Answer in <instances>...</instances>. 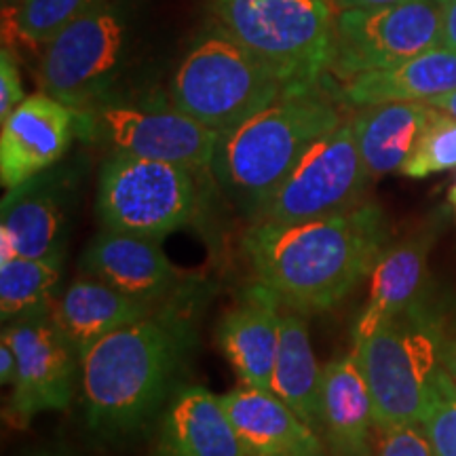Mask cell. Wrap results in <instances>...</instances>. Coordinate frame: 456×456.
I'll return each instance as SVG.
<instances>
[{
    "label": "cell",
    "mask_w": 456,
    "mask_h": 456,
    "mask_svg": "<svg viewBox=\"0 0 456 456\" xmlns=\"http://www.w3.org/2000/svg\"><path fill=\"white\" fill-rule=\"evenodd\" d=\"M380 208L362 203L323 218L292 224H260L243 235V249L256 279L305 315L332 309L351 294L387 249Z\"/></svg>",
    "instance_id": "1"
},
{
    "label": "cell",
    "mask_w": 456,
    "mask_h": 456,
    "mask_svg": "<svg viewBox=\"0 0 456 456\" xmlns=\"http://www.w3.org/2000/svg\"><path fill=\"white\" fill-rule=\"evenodd\" d=\"M191 345V323L167 302L95 342L78 363L89 429L106 440L144 431L178 389V370Z\"/></svg>",
    "instance_id": "2"
},
{
    "label": "cell",
    "mask_w": 456,
    "mask_h": 456,
    "mask_svg": "<svg viewBox=\"0 0 456 456\" xmlns=\"http://www.w3.org/2000/svg\"><path fill=\"white\" fill-rule=\"evenodd\" d=\"M345 121L319 87L289 89L220 135L212 174L249 220L309 148Z\"/></svg>",
    "instance_id": "3"
},
{
    "label": "cell",
    "mask_w": 456,
    "mask_h": 456,
    "mask_svg": "<svg viewBox=\"0 0 456 456\" xmlns=\"http://www.w3.org/2000/svg\"><path fill=\"white\" fill-rule=\"evenodd\" d=\"M288 89L271 68L218 26L188 49L169 83V102L203 127L226 134Z\"/></svg>",
    "instance_id": "4"
},
{
    "label": "cell",
    "mask_w": 456,
    "mask_h": 456,
    "mask_svg": "<svg viewBox=\"0 0 456 456\" xmlns=\"http://www.w3.org/2000/svg\"><path fill=\"white\" fill-rule=\"evenodd\" d=\"M444 342L446 330L440 317L420 300L353 346L372 393L376 431L420 423L444 370Z\"/></svg>",
    "instance_id": "5"
},
{
    "label": "cell",
    "mask_w": 456,
    "mask_h": 456,
    "mask_svg": "<svg viewBox=\"0 0 456 456\" xmlns=\"http://www.w3.org/2000/svg\"><path fill=\"white\" fill-rule=\"evenodd\" d=\"M220 26L288 89L315 87L330 72L334 17L323 0H214Z\"/></svg>",
    "instance_id": "6"
},
{
    "label": "cell",
    "mask_w": 456,
    "mask_h": 456,
    "mask_svg": "<svg viewBox=\"0 0 456 456\" xmlns=\"http://www.w3.org/2000/svg\"><path fill=\"white\" fill-rule=\"evenodd\" d=\"M131 0H102L43 49L38 85L74 110L112 95L138 37Z\"/></svg>",
    "instance_id": "7"
},
{
    "label": "cell",
    "mask_w": 456,
    "mask_h": 456,
    "mask_svg": "<svg viewBox=\"0 0 456 456\" xmlns=\"http://www.w3.org/2000/svg\"><path fill=\"white\" fill-rule=\"evenodd\" d=\"M195 169L127 155H108L98 180L102 228L163 239L195 220Z\"/></svg>",
    "instance_id": "8"
},
{
    "label": "cell",
    "mask_w": 456,
    "mask_h": 456,
    "mask_svg": "<svg viewBox=\"0 0 456 456\" xmlns=\"http://www.w3.org/2000/svg\"><path fill=\"white\" fill-rule=\"evenodd\" d=\"M77 135L110 155L152 159L195 171L212 169L220 140V134L203 127L171 102L159 106L117 95L77 110Z\"/></svg>",
    "instance_id": "9"
},
{
    "label": "cell",
    "mask_w": 456,
    "mask_h": 456,
    "mask_svg": "<svg viewBox=\"0 0 456 456\" xmlns=\"http://www.w3.org/2000/svg\"><path fill=\"white\" fill-rule=\"evenodd\" d=\"M368 180L353 123L342 121L302 155L252 222L292 224L346 212L362 205Z\"/></svg>",
    "instance_id": "10"
},
{
    "label": "cell",
    "mask_w": 456,
    "mask_h": 456,
    "mask_svg": "<svg viewBox=\"0 0 456 456\" xmlns=\"http://www.w3.org/2000/svg\"><path fill=\"white\" fill-rule=\"evenodd\" d=\"M442 45V3L406 0L383 7L345 9L334 20L330 72L342 83L383 70Z\"/></svg>",
    "instance_id": "11"
},
{
    "label": "cell",
    "mask_w": 456,
    "mask_h": 456,
    "mask_svg": "<svg viewBox=\"0 0 456 456\" xmlns=\"http://www.w3.org/2000/svg\"><path fill=\"white\" fill-rule=\"evenodd\" d=\"M3 336L17 355L9 399L11 420L24 427L34 416L70 406L81 359L55 326L51 309L4 323Z\"/></svg>",
    "instance_id": "12"
},
{
    "label": "cell",
    "mask_w": 456,
    "mask_h": 456,
    "mask_svg": "<svg viewBox=\"0 0 456 456\" xmlns=\"http://www.w3.org/2000/svg\"><path fill=\"white\" fill-rule=\"evenodd\" d=\"M0 125V182L9 191L66 155L77 135V110L41 91L28 95Z\"/></svg>",
    "instance_id": "13"
},
{
    "label": "cell",
    "mask_w": 456,
    "mask_h": 456,
    "mask_svg": "<svg viewBox=\"0 0 456 456\" xmlns=\"http://www.w3.org/2000/svg\"><path fill=\"white\" fill-rule=\"evenodd\" d=\"M70 195V171L57 167L4 192L0 235L13 243L17 258H64Z\"/></svg>",
    "instance_id": "14"
},
{
    "label": "cell",
    "mask_w": 456,
    "mask_h": 456,
    "mask_svg": "<svg viewBox=\"0 0 456 456\" xmlns=\"http://www.w3.org/2000/svg\"><path fill=\"white\" fill-rule=\"evenodd\" d=\"M81 265L91 277L152 302L178 298L184 281V275L163 252L159 239L106 228L85 249Z\"/></svg>",
    "instance_id": "15"
},
{
    "label": "cell",
    "mask_w": 456,
    "mask_h": 456,
    "mask_svg": "<svg viewBox=\"0 0 456 456\" xmlns=\"http://www.w3.org/2000/svg\"><path fill=\"white\" fill-rule=\"evenodd\" d=\"M220 397L245 456H328L323 437L273 391L239 385Z\"/></svg>",
    "instance_id": "16"
},
{
    "label": "cell",
    "mask_w": 456,
    "mask_h": 456,
    "mask_svg": "<svg viewBox=\"0 0 456 456\" xmlns=\"http://www.w3.org/2000/svg\"><path fill=\"white\" fill-rule=\"evenodd\" d=\"M281 306L266 285L256 281L235 309L222 317L218 345L241 385L271 391L281 340Z\"/></svg>",
    "instance_id": "17"
},
{
    "label": "cell",
    "mask_w": 456,
    "mask_h": 456,
    "mask_svg": "<svg viewBox=\"0 0 456 456\" xmlns=\"http://www.w3.org/2000/svg\"><path fill=\"white\" fill-rule=\"evenodd\" d=\"M157 456H245L222 397L178 385L159 420Z\"/></svg>",
    "instance_id": "18"
},
{
    "label": "cell",
    "mask_w": 456,
    "mask_h": 456,
    "mask_svg": "<svg viewBox=\"0 0 456 456\" xmlns=\"http://www.w3.org/2000/svg\"><path fill=\"white\" fill-rule=\"evenodd\" d=\"M165 302L125 294L100 279H77L51 305V317L78 359L104 336L157 313Z\"/></svg>",
    "instance_id": "19"
},
{
    "label": "cell",
    "mask_w": 456,
    "mask_h": 456,
    "mask_svg": "<svg viewBox=\"0 0 456 456\" xmlns=\"http://www.w3.org/2000/svg\"><path fill=\"white\" fill-rule=\"evenodd\" d=\"M374 402L355 353L323 368L322 431L332 456H374Z\"/></svg>",
    "instance_id": "20"
},
{
    "label": "cell",
    "mask_w": 456,
    "mask_h": 456,
    "mask_svg": "<svg viewBox=\"0 0 456 456\" xmlns=\"http://www.w3.org/2000/svg\"><path fill=\"white\" fill-rule=\"evenodd\" d=\"M429 239H410L387 248L370 273V296L353 328V346L423 300Z\"/></svg>",
    "instance_id": "21"
},
{
    "label": "cell",
    "mask_w": 456,
    "mask_h": 456,
    "mask_svg": "<svg viewBox=\"0 0 456 456\" xmlns=\"http://www.w3.org/2000/svg\"><path fill=\"white\" fill-rule=\"evenodd\" d=\"M456 89V51L437 45L425 53L383 70L363 72L345 83L342 95L351 106L387 102H425Z\"/></svg>",
    "instance_id": "22"
},
{
    "label": "cell",
    "mask_w": 456,
    "mask_h": 456,
    "mask_svg": "<svg viewBox=\"0 0 456 456\" xmlns=\"http://www.w3.org/2000/svg\"><path fill=\"white\" fill-rule=\"evenodd\" d=\"M433 112L425 102H387L362 106L351 118L370 178L402 174Z\"/></svg>",
    "instance_id": "23"
},
{
    "label": "cell",
    "mask_w": 456,
    "mask_h": 456,
    "mask_svg": "<svg viewBox=\"0 0 456 456\" xmlns=\"http://www.w3.org/2000/svg\"><path fill=\"white\" fill-rule=\"evenodd\" d=\"M323 368H319L311 346L305 313L283 311L281 340L273 370L271 391L288 403L311 429L322 431Z\"/></svg>",
    "instance_id": "24"
},
{
    "label": "cell",
    "mask_w": 456,
    "mask_h": 456,
    "mask_svg": "<svg viewBox=\"0 0 456 456\" xmlns=\"http://www.w3.org/2000/svg\"><path fill=\"white\" fill-rule=\"evenodd\" d=\"M102 0H17L3 9V47L45 49Z\"/></svg>",
    "instance_id": "25"
},
{
    "label": "cell",
    "mask_w": 456,
    "mask_h": 456,
    "mask_svg": "<svg viewBox=\"0 0 456 456\" xmlns=\"http://www.w3.org/2000/svg\"><path fill=\"white\" fill-rule=\"evenodd\" d=\"M61 271L64 258H15L0 265L3 323L51 309Z\"/></svg>",
    "instance_id": "26"
},
{
    "label": "cell",
    "mask_w": 456,
    "mask_h": 456,
    "mask_svg": "<svg viewBox=\"0 0 456 456\" xmlns=\"http://www.w3.org/2000/svg\"><path fill=\"white\" fill-rule=\"evenodd\" d=\"M452 169H456V118L440 108H433L402 174L420 180Z\"/></svg>",
    "instance_id": "27"
},
{
    "label": "cell",
    "mask_w": 456,
    "mask_h": 456,
    "mask_svg": "<svg viewBox=\"0 0 456 456\" xmlns=\"http://www.w3.org/2000/svg\"><path fill=\"white\" fill-rule=\"evenodd\" d=\"M420 425L436 456H456V385L444 370L437 374Z\"/></svg>",
    "instance_id": "28"
},
{
    "label": "cell",
    "mask_w": 456,
    "mask_h": 456,
    "mask_svg": "<svg viewBox=\"0 0 456 456\" xmlns=\"http://www.w3.org/2000/svg\"><path fill=\"white\" fill-rule=\"evenodd\" d=\"M374 456H436L420 423H408L376 431Z\"/></svg>",
    "instance_id": "29"
},
{
    "label": "cell",
    "mask_w": 456,
    "mask_h": 456,
    "mask_svg": "<svg viewBox=\"0 0 456 456\" xmlns=\"http://www.w3.org/2000/svg\"><path fill=\"white\" fill-rule=\"evenodd\" d=\"M26 98L28 95L24 83H21L15 53L9 47H3L0 51V123L9 118V114Z\"/></svg>",
    "instance_id": "30"
},
{
    "label": "cell",
    "mask_w": 456,
    "mask_h": 456,
    "mask_svg": "<svg viewBox=\"0 0 456 456\" xmlns=\"http://www.w3.org/2000/svg\"><path fill=\"white\" fill-rule=\"evenodd\" d=\"M17 374V355L13 345L4 338H0V383L13 385Z\"/></svg>",
    "instance_id": "31"
},
{
    "label": "cell",
    "mask_w": 456,
    "mask_h": 456,
    "mask_svg": "<svg viewBox=\"0 0 456 456\" xmlns=\"http://www.w3.org/2000/svg\"><path fill=\"white\" fill-rule=\"evenodd\" d=\"M442 45L456 51V0L442 4Z\"/></svg>",
    "instance_id": "32"
},
{
    "label": "cell",
    "mask_w": 456,
    "mask_h": 456,
    "mask_svg": "<svg viewBox=\"0 0 456 456\" xmlns=\"http://www.w3.org/2000/svg\"><path fill=\"white\" fill-rule=\"evenodd\" d=\"M442 368L452 383L456 385V330L452 334H446V342H444V355H442Z\"/></svg>",
    "instance_id": "33"
},
{
    "label": "cell",
    "mask_w": 456,
    "mask_h": 456,
    "mask_svg": "<svg viewBox=\"0 0 456 456\" xmlns=\"http://www.w3.org/2000/svg\"><path fill=\"white\" fill-rule=\"evenodd\" d=\"M406 3V0H334V4L340 11L345 9H366V7H383V4Z\"/></svg>",
    "instance_id": "34"
},
{
    "label": "cell",
    "mask_w": 456,
    "mask_h": 456,
    "mask_svg": "<svg viewBox=\"0 0 456 456\" xmlns=\"http://www.w3.org/2000/svg\"><path fill=\"white\" fill-rule=\"evenodd\" d=\"M429 104H431L433 108H440V110L452 114V117L456 118V89L450 91V94L440 95V98L431 100Z\"/></svg>",
    "instance_id": "35"
},
{
    "label": "cell",
    "mask_w": 456,
    "mask_h": 456,
    "mask_svg": "<svg viewBox=\"0 0 456 456\" xmlns=\"http://www.w3.org/2000/svg\"><path fill=\"white\" fill-rule=\"evenodd\" d=\"M450 203H452V205H454V209H456V182H454L452 191H450Z\"/></svg>",
    "instance_id": "36"
},
{
    "label": "cell",
    "mask_w": 456,
    "mask_h": 456,
    "mask_svg": "<svg viewBox=\"0 0 456 456\" xmlns=\"http://www.w3.org/2000/svg\"><path fill=\"white\" fill-rule=\"evenodd\" d=\"M15 3H17V0H3V9H4V7H13Z\"/></svg>",
    "instance_id": "37"
},
{
    "label": "cell",
    "mask_w": 456,
    "mask_h": 456,
    "mask_svg": "<svg viewBox=\"0 0 456 456\" xmlns=\"http://www.w3.org/2000/svg\"><path fill=\"white\" fill-rule=\"evenodd\" d=\"M38 456H60V454H38Z\"/></svg>",
    "instance_id": "38"
},
{
    "label": "cell",
    "mask_w": 456,
    "mask_h": 456,
    "mask_svg": "<svg viewBox=\"0 0 456 456\" xmlns=\"http://www.w3.org/2000/svg\"><path fill=\"white\" fill-rule=\"evenodd\" d=\"M437 3H442V4H444V3H448V0H437Z\"/></svg>",
    "instance_id": "39"
}]
</instances>
